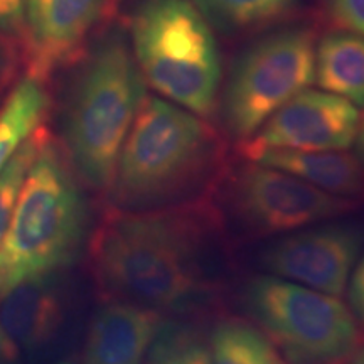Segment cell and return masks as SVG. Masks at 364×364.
I'll return each mask as SVG.
<instances>
[{
    "label": "cell",
    "instance_id": "cell-1",
    "mask_svg": "<svg viewBox=\"0 0 364 364\" xmlns=\"http://www.w3.org/2000/svg\"><path fill=\"white\" fill-rule=\"evenodd\" d=\"M90 260L108 297L161 314L189 311L211 292L206 233L189 211L113 208L93 235Z\"/></svg>",
    "mask_w": 364,
    "mask_h": 364
},
{
    "label": "cell",
    "instance_id": "cell-2",
    "mask_svg": "<svg viewBox=\"0 0 364 364\" xmlns=\"http://www.w3.org/2000/svg\"><path fill=\"white\" fill-rule=\"evenodd\" d=\"M120 33L100 41L73 81L63 122V149L91 191L108 193L117 162L147 88Z\"/></svg>",
    "mask_w": 364,
    "mask_h": 364
},
{
    "label": "cell",
    "instance_id": "cell-3",
    "mask_svg": "<svg viewBox=\"0 0 364 364\" xmlns=\"http://www.w3.org/2000/svg\"><path fill=\"white\" fill-rule=\"evenodd\" d=\"M215 159V135L179 105L145 95L127 135L110 193L129 211L167 208L193 193Z\"/></svg>",
    "mask_w": 364,
    "mask_h": 364
},
{
    "label": "cell",
    "instance_id": "cell-4",
    "mask_svg": "<svg viewBox=\"0 0 364 364\" xmlns=\"http://www.w3.org/2000/svg\"><path fill=\"white\" fill-rule=\"evenodd\" d=\"M85 203L65 150L49 139L31 167L0 241V295L70 265L85 233Z\"/></svg>",
    "mask_w": 364,
    "mask_h": 364
},
{
    "label": "cell",
    "instance_id": "cell-5",
    "mask_svg": "<svg viewBox=\"0 0 364 364\" xmlns=\"http://www.w3.org/2000/svg\"><path fill=\"white\" fill-rule=\"evenodd\" d=\"M145 83L194 115L216 110L221 56L215 29L191 0H144L130 22Z\"/></svg>",
    "mask_w": 364,
    "mask_h": 364
},
{
    "label": "cell",
    "instance_id": "cell-6",
    "mask_svg": "<svg viewBox=\"0 0 364 364\" xmlns=\"http://www.w3.org/2000/svg\"><path fill=\"white\" fill-rule=\"evenodd\" d=\"M243 302L290 364H343L361 339L356 317L339 297L279 277L253 279Z\"/></svg>",
    "mask_w": 364,
    "mask_h": 364
},
{
    "label": "cell",
    "instance_id": "cell-7",
    "mask_svg": "<svg viewBox=\"0 0 364 364\" xmlns=\"http://www.w3.org/2000/svg\"><path fill=\"white\" fill-rule=\"evenodd\" d=\"M316 34L307 27L273 33L236 59L228 80L223 115L241 142L262 129L277 110L314 83Z\"/></svg>",
    "mask_w": 364,
    "mask_h": 364
},
{
    "label": "cell",
    "instance_id": "cell-8",
    "mask_svg": "<svg viewBox=\"0 0 364 364\" xmlns=\"http://www.w3.org/2000/svg\"><path fill=\"white\" fill-rule=\"evenodd\" d=\"M231 196L236 215L257 233H292L356 208V201L257 162L236 174Z\"/></svg>",
    "mask_w": 364,
    "mask_h": 364
},
{
    "label": "cell",
    "instance_id": "cell-9",
    "mask_svg": "<svg viewBox=\"0 0 364 364\" xmlns=\"http://www.w3.org/2000/svg\"><path fill=\"white\" fill-rule=\"evenodd\" d=\"M363 243L364 233L358 226L304 228L272 243L262 253V265L273 277L341 297Z\"/></svg>",
    "mask_w": 364,
    "mask_h": 364
},
{
    "label": "cell",
    "instance_id": "cell-10",
    "mask_svg": "<svg viewBox=\"0 0 364 364\" xmlns=\"http://www.w3.org/2000/svg\"><path fill=\"white\" fill-rule=\"evenodd\" d=\"M118 0H27L24 61L29 78L46 83L83 56L93 29Z\"/></svg>",
    "mask_w": 364,
    "mask_h": 364
},
{
    "label": "cell",
    "instance_id": "cell-11",
    "mask_svg": "<svg viewBox=\"0 0 364 364\" xmlns=\"http://www.w3.org/2000/svg\"><path fill=\"white\" fill-rule=\"evenodd\" d=\"M361 112L348 100L322 90H304L268 118L243 150H348L354 144Z\"/></svg>",
    "mask_w": 364,
    "mask_h": 364
},
{
    "label": "cell",
    "instance_id": "cell-12",
    "mask_svg": "<svg viewBox=\"0 0 364 364\" xmlns=\"http://www.w3.org/2000/svg\"><path fill=\"white\" fill-rule=\"evenodd\" d=\"M166 324L154 309L112 300L91 322L81 364H142Z\"/></svg>",
    "mask_w": 364,
    "mask_h": 364
},
{
    "label": "cell",
    "instance_id": "cell-13",
    "mask_svg": "<svg viewBox=\"0 0 364 364\" xmlns=\"http://www.w3.org/2000/svg\"><path fill=\"white\" fill-rule=\"evenodd\" d=\"M252 162L289 172L339 198L364 199V167L348 150H243Z\"/></svg>",
    "mask_w": 364,
    "mask_h": 364
},
{
    "label": "cell",
    "instance_id": "cell-14",
    "mask_svg": "<svg viewBox=\"0 0 364 364\" xmlns=\"http://www.w3.org/2000/svg\"><path fill=\"white\" fill-rule=\"evenodd\" d=\"M61 318L53 275L26 279L0 295V326L17 351L38 349L51 341Z\"/></svg>",
    "mask_w": 364,
    "mask_h": 364
},
{
    "label": "cell",
    "instance_id": "cell-15",
    "mask_svg": "<svg viewBox=\"0 0 364 364\" xmlns=\"http://www.w3.org/2000/svg\"><path fill=\"white\" fill-rule=\"evenodd\" d=\"M314 81L318 88L364 108V38L336 31L316 44Z\"/></svg>",
    "mask_w": 364,
    "mask_h": 364
},
{
    "label": "cell",
    "instance_id": "cell-16",
    "mask_svg": "<svg viewBox=\"0 0 364 364\" xmlns=\"http://www.w3.org/2000/svg\"><path fill=\"white\" fill-rule=\"evenodd\" d=\"M49 107L48 91L38 80L27 76L12 90L0 110V171L27 136L44 124Z\"/></svg>",
    "mask_w": 364,
    "mask_h": 364
},
{
    "label": "cell",
    "instance_id": "cell-17",
    "mask_svg": "<svg viewBox=\"0 0 364 364\" xmlns=\"http://www.w3.org/2000/svg\"><path fill=\"white\" fill-rule=\"evenodd\" d=\"M213 29L223 34H245L285 21L299 0H191Z\"/></svg>",
    "mask_w": 364,
    "mask_h": 364
},
{
    "label": "cell",
    "instance_id": "cell-18",
    "mask_svg": "<svg viewBox=\"0 0 364 364\" xmlns=\"http://www.w3.org/2000/svg\"><path fill=\"white\" fill-rule=\"evenodd\" d=\"M209 351L213 364H287L265 332L240 318L216 324Z\"/></svg>",
    "mask_w": 364,
    "mask_h": 364
},
{
    "label": "cell",
    "instance_id": "cell-19",
    "mask_svg": "<svg viewBox=\"0 0 364 364\" xmlns=\"http://www.w3.org/2000/svg\"><path fill=\"white\" fill-rule=\"evenodd\" d=\"M51 136V132L44 124L38 127L0 171V241L6 236L7 228L11 225L14 209H16L27 174L36 157L39 156Z\"/></svg>",
    "mask_w": 364,
    "mask_h": 364
},
{
    "label": "cell",
    "instance_id": "cell-20",
    "mask_svg": "<svg viewBox=\"0 0 364 364\" xmlns=\"http://www.w3.org/2000/svg\"><path fill=\"white\" fill-rule=\"evenodd\" d=\"M147 364H213L209 346L193 329L164 326L149 353Z\"/></svg>",
    "mask_w": 364,
    "mask_h": 364
},
{
    "label": "cell",
    "instance_id": "cell-21",
    "mask_svg": "<svg viewBox=\"0 0 364 364\" xmlns=\"http://www.w3.org/2000/svg\"><path fill=\"white\" fill-rule=\"evenodd\" d=\"M327 17L336 31L364 38V0H327Z\"/></svg>",
    "mask_w": 364,
    "mask_h": 364
},
{
    "label": "cell",
    "instance_id": "cell-22",
    "mask_svg": "<svg viewBox=\"0 0 364 364\" xmlns=\"http://www.w3.org/2000/svg\"><path fill=\"white\" fill-rule=\"evenodd\" d=\"M27 0H0V33L21 36Z\"/></svg>",
    "mask_w": 364,
    "mask_h": 364
},
{
    "label": "cell",
    "instance_id": "cell-23",
    "mask_svg": "<svg viewBox=\"0 0 364 364\" xmlns=\"http://www.w3.org/2000/svg\"><path fill=\"white\" fill-rule=\"evenodd\" d=\"M349 309L358 321L364 324V253L359 255L348 284Z\"/></svg>",
    "mask_w": 364,
    "mask_h": 364
},
{
    "label": "cell",
    "instance_id": "cell-24",
    "mask_svg": "<svg viewBox=\"0 0 364 364\" xmlns=\"http://www.w3.org/2000/svg\"><path fill=\"white\" fill-rule=\"evenodd\" d=\"M17 354H19V351L14 348L11 339L7 338L6 331H4V327L0 326V364L14 361L17 358Z\"/></svg>",
    "mask_w": 364,
    "mask_h": 364
},
{
    "label": "cell",
    "instance_id": "cell-25",
    "mask_svg": "<svg viewBox=\"0 0 364 364\" xmlns=\"http://www.w3.org/2000/svg\"><path fill=\"white\" fill-rule=\"evenodd\" d=\"M354 144H356V150H358V159L359 162H361V166L364 167V113H361V120H359V129H358V135H356V140H354Z\"/></svg>",
    "mask_w": 364,
    "mask_h": 364
},
{
    "label": "cell",
    "instance_id": "cell-26",
    "mask_svg": "<svg viewBox=\"0 0 364 364\" xmlns=\"http://www.w3.org/2000/svg\"><path fill=\"white\" fill-rule=\"evenodd\" d=\"M343 364H364V344L359 343L358 348L349 354V358Z\"/></svg>",
    "mask_w": 364,
    "mask_h": 364
},
{
    "label": "cell",
    "instance_id": "cell-27",
    "mask_svg": "<svg viewBox=\"0 0 364 364\" xmlns=\"http://www.w3.org/2000/svg\"><path fill=\"white\" fill-rule=\"evenodd\" d=\"M59 364H71L70 361H65V363H59Z\"/></svg>",
    "mask_w": 364,
    "mask_h": 364
}]
</instances>
